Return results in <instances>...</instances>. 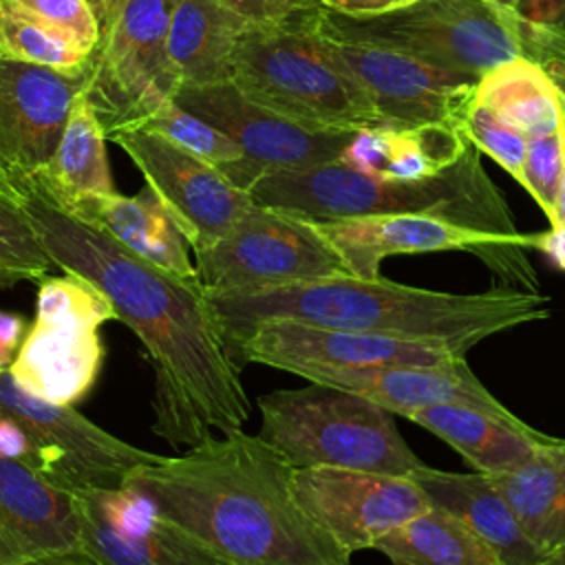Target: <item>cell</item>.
<instances>
[{"label":"cell","instance_id":"6da1fadb","mask_svg":"<svg viewBox=\"0 0 565 565\" xmlns=\"http://www.w3.org/2000/svg\"><path fill=\"white\" fill-rule=\"evenodd\" d=\"M15 196L55 267L104 291L117 320L143 344L154 371L152 433L190 448L214 430H241L252 404L199 276L148 263L35 183H24Z\"/></svg>","mask_w":565,"mask_h":565},{"label":"cell","instance_id":"7a4b0ae2","mask_svg":"<svg viewBox=\"0 0 565 565\" xmlns=\"http://www.w3.org/2000/svg\"><path fill=\"white\" fill-rule=\"evenodd\" d=\"M294 466L258 435H212L126 481L227 565H349L298 503Z\"/></svg>","mask_w":565,"mask_h":565},{"label":"cell","instance_id":"3957f363","mask_svg":"<svg viewBox=\"0 0 565 565\" xmlns=\"http://www.w3.org/2000/svg\"><path fill=\"white\" fill-rule=\"evenodd\" d=\"M207 298L225 340L265 322H298L430 342L463 358L490 335L550 318L552 305L516 287L452 294L353 274Z\"/></svg>","mask_w":565,"mask_h":565},{"label":"cell","instance_id":"277c9868","mask_svg":"<svg viewBox=\"0 0 565 565\" xmlns=\"http://www.w3.org/2000/svg\"><path fill=\"white\" fill-rule=\"evenodd\" d=\"M247 194L254 205L316 223L373 214H435L527 249V234L516 230L503 194L486 174L472 143L457 163L428 179H384L338 159L309 168L267 170Z\"/></svg>","mask_w":565,"mask_h":565},{"label":"cell","instance_id":"5b68a950","mask_svg":"<svg viewBox=\"0 0 565 565\" xmlns=\"http://www.w3.org/2000/svg\"><path fill=\"white\" fill-rule=\"evenodd\" d=\"M318 7L280 22H249L234 49L232 84L247 99L309 128L386 126L369 95L327 51L316 26Z\"/></svg>","mask_w":565,"mask_h":565},{"label":"cell","instance_id":"8992f818","mask_svg":"<svg viewBox=\"0 0 565 565\" xmlns=\"http://www.w3.org/2000/svg\"><path fill=\"white\" fill-rule=\"evenodd\" d=\"M258 437L294 468H349L411 477L426 466L402 437L395 415L373 399L309 382L258 397Z\"/></svg>","mask_w":565,"mask_h":565},{"label":"cell","instance_id":"52a82bcc","mask_svg":"<svg viewBox=\"0 0 565 565\" xmlns=\"http://www.w3.org/2000/svg\"><path fill=\"white\" fill-rule=\"evenodd\" d=\"M316 24L327 33L386 46L475 77L521 55L512 11L490 0H415L373 18H349L320 4Z\"/></svg>","mask_w":565,"mask_h":565},{"label":"cell","instance_id":"ba28073f","mask_svg":"<svg viewBox=\"0 0 565 565\" xmlns=\"http://www.w3.org/2000/svg\"><path fill=\"white\" fill-rule=\"evenodd\" d=\"M117 320L104 291L90 280L64 271L44 276L35 296V320L9 366L15 384L29 395L75 406L102 371L99 327Z\"/></svg>","mask_w":565,"mask_h":565},{"label":"cell","instance_id":"9c48e42d","mask_svg":"<svg viewBox=\"0 0 565 565\" xmlns=\"http://www.w3.org/2000/svg\"><path fill=\"white\" fill-rule=\"evenodd\" d=\"M177 0H126L97 44L84 99L106 137L141 126L170 104L181 86L168 51Z\"/></svg>","mask_w":565,"mask_h":565},{"label":"cell","instance_id":"30bf717a","mask_svg":"<svg viewBox=\"0 0 565 565\" xmlns=\"http://www.w3.org/2000/svg\"><path fill=\"white\" fill-rule=\"evenodd\" d=\"M194 267L207 294L351 274L313 221L252 205L227 234L194 249Z\"/></svg>","mask_w":565,"mask_h":565},{"label":"cell","instance_id":"8fae6325","mask_svg":"<svg viewBox=\"0 0 565 565\" xmlns=\"http://www.w3.org/2000/svg\"><path fill=\"white\" fill-rule=\"evenodd\" d=\"M0 413L13 417L29 435L31 468L68 492L117 490L135 470L159 457L99 428L75 406L29 395L9 369L0 371Z\"/></svg>","mask_w":565,"mask_h":565},{"label":"cell","instance_id":"7c38bea8","mask_svg":"<svg viewBox=\"0 0 565 565\" xmlns=\"http://www.w3.org/2000/svg\"><path fill=\"white\" fill-rule=\"evenodd\" d=\"M316 225L344 260L347 269L360 278H380V267L388 256L470 252L499 278V287L539 291V280L525 256V247L444 216L373 214L322 221Z\"/></svg>","mask_w":565,"mask_h":565},{"label":"cell","instance_id":"4fadbf2b","mask_svg":"<svg viewBox=\"0 0 565 565\" xmlns=\"http://www.w3.org/2000/svg\"><path fill=\"white\" fill-rule=\"evenodd\" d=\"M318 33L327 51L369 95L386 126H448L463 132L479 77L437 68L386 46L340 38L320 26Z\"/></svg>","mask_w":565,"mask_h":565},{"label":"cell","instance_id":"5bb4252c","mask_svg":"<svg viewBox=\"0 0 565 565\" xmlns=\"http://www.w3.org/2000/svg\"><path fill=\"white\" fill-rule=\"evenodd\" d=\"M106 139L115 141L141 170L146 185L192 249L227 234L254 205L249 194L230 183L212 163L146 126L121 128Z\"/></svg>","mask_w":565,"mask_h":565},{"label":"cell","instance_id":"9a60e30c","mask_svg":"<svg viewBox=\"0 0 565 565\" xmlns=\"http://www.w3.org/2000/svg\"><path fill=\"white\" fill-rule=\"evenodd\" d=\"M88 68H53L0 55V188L33 181L51 161Z\"/></svg>","mask_w":565,"mask_h":565},{"label":"cell","instance_id":"2e32d148","mask_svg":"<svg viewBox=\"0 0 565 565\" xmlns=\"http://www.w3.org/2000/svg\"><path fill=\"white\" fill-rule=\"evenodd\" d=\"M294 494L347 554L373 550L430 505L413 477L349 468H296Z\"/></svg>","mask_w":565,"mask_h":565},{"label":"cell","instance_id":"e0dca14e","mask_svg":"<svg viewBox=\"0 0 565 565\" xmlns=\"http://www.w3.org/2000/svg\"><path fill=\"white\" fill-rule=\"evenodd\" d=\"M238 364H263L300 377L322 369H366L397 364H444L466 360L455 351L417 340L377 333L309 327L298 322H265L227 338Z\"/></svg>","mask_w":565,"mask_h":565},{"label":"cell","instance_id":"ac0fdd59","mask_svg":"<svg viewBox=\"0 0 565 565\" xmlns=\"http://www.w3.org/2000/svg\"><path fill=\"white\" fill-rule=\"evenodd\" d=\"M172 102L232 137L263 172L338 161L358 132L302 126L247 99L232 82L179 86Z\"/></svg>","mask_w":565,"mask_h":565},{"label":"cell","instance_id":"d6986e66","mask_svg":"<svg viewBox=\"0 0 565 565\" xmlns=\"http://www.w3.org/2000/svg\"><path fill=\"white\" fill-rule=\"evenodd\" d=\"M309 382L338 386L364 395L393 415L411 417L419 408L463 404L521 424L468 369L466 360L444 364H397L366 369H322L305 375Z\"/></svg>","mask_w":565,"mask_h":565},{"label":"cell","instance_id":"ffe728a7","mask_svg":"<svg viewBox=\"0 0 565 565\" xmlns=\"http://www.w3.org/2000/svg\"><path fill=\"white\" fill-rule=\"evenodd\" d=\"M77 545L73 492L24 463L0 459V565Z\"/></svg>","mask_w":565,"mask_h":565},{"label":"cell","instance_id":"44dd1931","mask_svg":"<svg viewBox=\"0 0 565 565\" xmlns=\"http://www.w3.org/2000/svg\"><path fill=\"white\" fill-rule=\"evenodd\" d=\"M411 477L430 505L461 521L492 550L501 565H543L550 558L527 536L490 475L422 466Z\"/></svg>","mask_w":565,"mask_h":565},{"label":"cell","instance_id":"7402d4cb","mask_svg":"<svg viewBox=\"0 0 565 565\" xmlns=\"http://www.w3.org/2000/svg\"><path fill=\"white\" fill-rule=\"evenodd\" d=\"M417 426L452 446L477 472L499 475L527 461L539 446L554 441L530 424H512L488 411L463 404H439L415 411Z\"/></svg>","mask_w":565,"mask_h":565},{"label":"cell","instance_id":"603a6c76","mask_svg":"<svg viewBox=\"0 0 565 565\" xmlns=\"http://www.w3.org/2000/svg\"><path fill=\"white\" fill-rule=\"evenodd\" d=\"M64 210L102 227L148 263L177 276H196L183 232L148 185L137 196L110 192L82 199Z\"/></svg>","mask_w":565,"mask_h":565},{"label":"cell","instance_id":"cb8c5ba5","mask_svg":"<svg viewBox=\"0 0 565 565\" xmlns=\"http://www.w3.org/2000/svg\"><path fill=\"white\" fill-rule=\"evenodd\" d=\"M249 20L221 0H177L168 51L181 86L232 82L234 49Z\"/></svg>","mask_w":565,"mask_h":565},{"label":"cell","instance_id":"d4e9b609","mask_svg":"<svg viewBox=\"0 0 565 565\" xmlns=\"http://www.w3.org/2000/svg\"><path fill=\"white\" fill-rule=\"evenodd\" d=\"M468 148L466 135L448 126H380L358 130L340 161L375 177L417 181L444 172Z\"/></svg>","mask_w":565,"mask_h":565},{"label":"cell","instance_id":"484cf974","mask_svg":"<svg viewBox=\"0 0 565 565\" xmlns=\"http://www.w3.org/2000/svg\"><path fill=\"white\" fill-rule=\"evenodd\" d=\"M79 547L97 565H227L207 545L161 514L146 534H121L99 512L86 490L73 492Z\"/></svg>","mask_w":565,"mask_h":565},{"label":"cell","instance_id":"4316f807","mask_svg":"<svg viewBox=\"0 0 565 565\" xmlns=\"http://www.w3.org/2000/svg\"><path fill=\"white\" fill-rule=\"evenodd\" d=\"M492 481L543 552L565 550V439L539 446L527 461L492 475Z\"/></svg>","mask_w":565,"mask_h":565},{"label":"cell","instance_id":"83f0119b","mask_svg":"<svg viewBox=\"0 0 565 565\" xmlns=\"http://www.w3.org/2000/svg\"><path fill=\"white\" fill-rule=\"evenodd\" d=\"M106 141L99 119L86 104L84 95H79L71 108L66 128L51 161L29 183H35L62 207H71L88 196L115 192Z\"/></svg>","mask_w":565,"mask_h":565},{"label":"cell","instance_id":"f1b7e54d","mask_svg":"<svg viewBox=\"0 0 565 565\" xmlns=\"http://www.w3.org/2000/svg\"><path fill=\"white\" fill-rule=\"evenodd\" d=\"M475 102L527 139L565 128L563 102L547 73L525 55L510 57L477 79Z\"/></svg>","mask_w":565,"mask_h":565},{"label":"cell","instance_id":"f546056e","mask_svg":"<svg viewBox=\"0 0 565 565\" xmlns=\"http://www.w3.org/2000/svg\"><path fill=\"white\" fill-rule=\"evenodd\" d=\"M391 565H497L492 550L452 514L428 505L375 547Z\"/></svg>","mask_w":565,"mask_h":565},{"label":"cell","instance_id":"4dcf8cb0","mask_svg":"<svg viewBox=\"0 0 565 565\" xmlns=\"http://www.w3.org/2000/svg\"><path fill=\"white\" fill-rule=\"evenodd\" d=\"M141 126L168 137L181 148L205 159L218 172H223V177L230 183L245 192L258 177H263V170L247 159L243 148L232 137H227L212 124L203 121L201 117L183 110L177 102H170L163 108H159Z\"/></svg>","mask_w":565,"mask_h":565},{"label":"cell","instance_id":"1f68e13d","mask_svg":"<svg viewBox=\"0 0 565 565\" xmlns=\"http://www.w3.org/2000/svg\"><path fill=\"white\" fill-rule=\"evenodd\" d=\"M55 263L42 245L18 196L0 188V289L40 282Z\"/></svg>","mask_w":565,"mask_h":565},{"label":"cell","instance_id":"d6a6232c","mask_svg":"<svg viewBox=\"0 0 565 565\" xmlns=\"http://www.w3.org/2000/svg\"><path fill=\"white\" fill-rule=\"evenodd\" d=\"M0 55L53 68H88L93 53L71 38L0 7Z\"/></svg>","mask_w":565,"mask_h":565},{"label":"cell","instance_id":"836d02e7","mask_svg":"<svg viewBox=\"0 0 565 565\" xmlns=\"http://www.w3.org/2000/svg\"><path fill=\"white\" fill-rule=\"evenodd\" d=\"M0 7L71 38L90 53L102 40L99 22L86 0H0Z\"/></svg>","mask_w":565,"mask_h":565},{"label":"cell","instance_id":"e575fe53","mask_svg":"<svg viewBox=\"0 0 565 565\" xmlns=\"http://www.w3.org/2000/svg\"><path fill=\"white\" fill-rule=\"evenodd\" d=\"M463 135L479 152L497 161L510 177L516 181L521 179L527 137L519 128L510 126L497 113L475 102L463 121Z\"/></svg>","mask_w":565,"mask_h":565},{"label":"cell","instance_id":"d590c367","mask_svg":"<svg viewBox=\"0 0 565 565\" xmlns=\"http://www.w3.org/2000/svg\"><path fill=\"white\" fill-rule=\"evenodd\" d=\"M565 168V128L530 137L519 183L539 203L547 221L554 214L558 185Z\"/></svg>","mask_w":565,"mask_h":565},{"label":"cell","instance_id":"8d00e7d4","mask_svg":"<svg viewBox=\"0 0 565 565\" xmlns=\"http://www.w3.org/2000/svg\"><path fill=\"white\" fill-rule=\"evenodd\" d=\"M512 26H514L521 55L536 62L556 86L563 102V119H565V26L534 24L519 18L514 11H512Z\"/></svg>","mask_w":565,"mask_h":565},{"label":"cell","instance_id":"74e56055","mask_svg":"<svg viewBox=\"0 0 565 565\" xmlns=\"http://www.w3.org/2000/svg\"><path fill=\"white\" fill-rule=\"evenodd\" d=\"M249 22H280L318 7V0H221Z\"/></svg>","mask_w":565,"mask_h":565},{"label":"cell","instance_id":"f35d334b","mask_svg":"<svg viewBox=\"0 0 565 565\" xmlns=\"http://www.w3.org/2000/svg\"><path fill=\"white\" fill-rule=\"evenodd\" d=\"M0 459L18 461L31 468L33 446L24 428L9 415L0 413Z\"/></svg>","mask_w":565,"mask_h":565},{"label":"cell","instance_id":"ab89813d","mask_svg":"<svg viewBox=\"0 0 565 565\" xmlns=\"http://www.w3.org/2000/svg\"><path fill=\"white\" fill-rule=\"evenodd\" d=\"M26 318L18 311H0V371L15 360L26 335Z\"/></svg>","mask_w":565,"mask_h":565},{"label":"cell","instance_id":"60d3db41","mask_svg":"<svg viewBox=\"0 0 565 565\" xmlns=\"http://www.w3.org/2000/svg\"><path fill=\"white\" fill-rule=\"evenodd\" d=\"M318 2L324 9L349 15V18H373V15H382V13H391L402 7H408L415 0H318Z\"/></svg>","mask_w":565,"mask_h":565},{"label":"cell","instance_id":"b9f144b4","mask_svg":"<svg viewBox=\"0 0 565 565\" xmlns=\"http://www.w3.org/2000/svg\"><path fill=\"white\" fill-rule=\"evenodd\" d=\"M514 13L534 24L565 26V0H519Z\"/></svg>","mask_w":565,"mask_h":565},{"label":"cell","instance_id":"7bdbcfd3","mask_svg":"<svg viewBox=\"0 0 565 565\" xmlns=\"http://www.w3.org/2000/svg\"><path fill=\"white\" fill-rule=\"evenodd\" d=\"M527 247L539 249L556 269L565 271V223L550 225L545 232L527 234Z\"/></svg>","mask_w":565,"mask_h":565},{"label":"cell","instance_id":"ee69618b","mask_svg":"<svg viewBox=\"0 0 565 565\" xmlns=\"http://www.w3.org/2000/svg\"><path fill=\"white\" fill-rule=\"evenodd\" d=\"M9 565H97V563L86 550H82L77 545V547H66V550L40 552V554L20 558V561L9 563Z\"/></svg>","mask_w":565,"mask_h":565},{"label":"cell","instance_id":"f6af8a7d","mask_svg":"<svg viewBox=\"0 0 565 565\" xmlns=\"http://www.w3.org/2000/svg\"><path fill=\"white\" fill-rule=\"evenodd\" d=\"M86 2L90 4L93 13H95V18H97V22H99L102 38H104V33H106L108 26L113 24V20L117 18V13L121 11V7H124L126 0H86ZM99 42H102V40H99Z\"/></svg>","mask_w":565,"mask_h":565},{"label":"cell","instance_id":"bcb514c9","mask_svg":"<svg viewBox=\"0 0 565 565\" xmlns=\"http://www.w3.org/2000/svg\"><path fill=\"white\" fill-rule=\"evenodd\" d=\"M558 223H565V168H563V177H561V185H558L554 214L550 218V225H558Z\"/></svg>","mask_w":565,"mask_h":565},{"label":"cell","instance_id":"7dc6e473","mask_svg":"<svg viewBox=\"0 0 565 565\" xmlns=\"http://www.w3.org/2000/svg\"><path fill=\"white\" fill-rule=\"evenodd\" d=\"M543 565H565V550H561V552L552 554Z\"/></svg>","mask_w":565,"mask_h":565},{"label":"cell","instance_id":"c3c4849f","mask_svg":"<svg viewBox=\"0 0 565 565\" xmlns=\"http://www.w3.org/2000/svg\"><path fill=\"white\" fill-rule=\"evenodd\" d=\"M492 4H497V7H501V9H508V11H514L516 9V2L519 0H490Z\"/></svg>","mask_w":565,"mask_h":565},{"label":"cell","instance_id":"681fc988","mask_svg":"<svg viewBox=\"0 0 565 565\" xmlns=\"http://www.w3.org/2000/svg\"><path fill=\"white\" fill-rule=\"evenodd\" d=\"M497 565H501V563H497Z\"/></svg>","mask_w":565,"mask_h":565}]
</instances>
